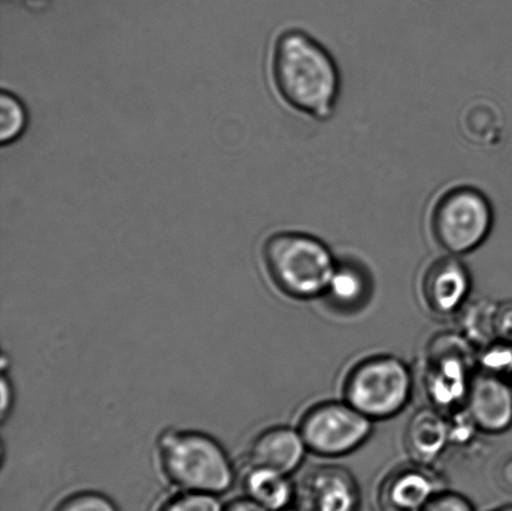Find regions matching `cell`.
I'll use <instances>...</instances> for the list:
<instances>
[{
	"label": "cell",
	"instance_id": "1",
	"mask_svg": "<svg viewBox=\"0 0 512 511\" xmlns=\"http://www.w3.org/2000/svg\"><path fill=\"white\" fill-rule=\"evenodd\" d=\"M271 83L281 103L316 123L338 112L343 77L338 60L325 44L303 28H286L274 39Z\"/></svg>",
	"mask_w": 512,
	"mask_h": 511
},
{
	"label": "cell",
	"instance_id": "2",
	"mask_svg": "<svg viewBox=\"0 0 512 511\" xmlns=\"http://www.w3.org/2000/svg\"><path fill=\"white\" fill-rule=\"evenodd\" d=\"M153 460L162 477L180 492L219 495L233 487L237 472L227 448L203 430L168 427L153 444Z\"/></svg>",
	"mask_w": 512,
	"mask_h": 511
},
{
	"label": "cell",
	"instance_id": "3",
	"mask_svg": "<svg viewBox=\"0 0 512 511\" xmlns=\"http://www.w3.org/2000/svg\"><path fill=\"white\" fill-rule=\"evenodd\" d=\"M260 258L270 283L295 300L324 297L338 263L323 239L300 230L270 234L261 244Z\"/></svg>",
	"mask_w": 512,
	"mask_h": 511
},
{
	"label": "cell",
	"instance_id": "4",
	"mask_svg": "<svg viewBox=\"0 0 512 511\" xmlns=\"http://www.w3.org/2000/svg\"><path fill=\"white\" fill-rule=\"evenodd\" d=\"M426 222L431 238L446 254L463 257L489 239L495 208L483 189L474 184H453L431 200Z\"/></svg>",
	"mask_w": 512,
	"mask_h": 511
},
{
	"label": "cell",
	"instance_id": "5",
	"mask_svg": "<svg viewBox=\"0 0 512 511\" xmlns=\"http://www.w3.org/2000/svg\"><path fill=\"white\" fill-rule=\"evenodd\" d=\"M414 390L413 373L403 359L379 354L360 360L346 374L343 397L373 422L403 412Z\"/></svg>",
	"mask_w": 512,
	"mask_h": 511
},
{
	"label": "cell",
	"instance_id": "6",
	"mask_svg": "<svg viewBox=\"0 0 512 511\" xmlns=\"http://www.w3.org/2000/svg\"><path fill=\"white\" fill-rule=\"evenodd\" d=\"M478 350L460 333L443 334L430 343L424 372L430 407L448 415L465 407Z\"/></svg>",
	"mask_w": 512,
	"mask_h": 511
},
{
	"label": "cell",
	"instance_id": "7",
	"mask_svg": "<svg viewBox=\"0 0 512 511\" xmlns=\"http://www.w3.org/2000/svg\"><path fill=\"white\" fill-rule=\"evenodd\" d=\"M374 423L344 399L329 400L306 410L298 429L310 453L323 458H341L368 442Z\"/></svg>",
	"mask_w": 512,
	"mask_h": 511
},
{
	"label": "cell",
	"instance_id": "8",
	"mask_svg": "<svg viewBox=\"0 0 512 511\" xmlns=\"http://www.w3.org/2000/svg\"><path fill=\"white\" fill-rule=\"evenodd\" d=\"M296 500L305 511H359L361 492L350 470L320 465L305 475Z\"/></svg>",
	"mask_w": 512,
	"mask_h": 511
},
{
	"label": "cell",
	"instance_id": "9",
	"mask_svg": "<svg viewBox=\"0 0 512 511\" xmlns=\"http://www.w3.org/2000/svg\"><path fill=\"white\" fill-rule=\"evenodd\" d=\"M445 489L433 467L411 462L391 470L381 480L378 504L381 511H424L431 499Z\"/></svg>",
	"mask_w": 512,
	"mask_h": 511
},
{
	"label": "cell",
	"instance_id": "10",
	"mask_svg": "<svg viewBox=\"0 0 512 511\" xmlns=\"http://www.w3.org/2000/svg\"><path fill=\"white\" fill-rule=\"evenodd\" d=\"M471 274L460 257L446 254L434 260L426 269L421 282V294L426 307L438 315L459 313L469 302Z\"/></svg>",
	"mask_w": 512,
	"mask_h": 511
},
{
	"label": "cell",
	"instance_id": "11",
	"mask_svg": "<svg viewBox=\"0 0 512 511\" xmlns=\"http://www.w3.org/2000/svg\"><path fill=\"white\" fill-rule=\"evenodd\" d=\"M308 453L298 428L273 425L260 430L250 440L245 458L247 467L266 468L291 475L301 468Z\"/></svg>",
	"mask_w": 512,
	"mask_h": 511
},
{
	"label": "cell",
	"instance_id": "12",
	"mask_svg": "<svg viewBox=\"0 0 512 511\" xmlns=\"http://www.w3.org/2000/svg\"><path fill=\"white\" fill-rule=\"evenodd\" d=\"M465 408L481 433L498 435L512 427V387L509 380L476 372Z\"/></svg>",
	"mask_w": 512,
	"mask_h": 511
},
{
	"label": "cell",
	"instance_id": "13",
	"mask_svg": "<svg viewBox=\"0 0 512 511\" xmlns=\"http://www.w3.org/2000/svg\"><path fill=\"white\" fill-rule=\"evenodd\" d=\"M404 447L411 462L433 467L451 447L448 417L433 407L419 409L406 425Z\"/></svg>",
	"mask_w": 512,
	"mask_h": 511
},
{
	"label": "cell",
	"instance_id": "14",
	"mask_svg": "<svg viewBox=\"0 0 512 511\" xmlns=\"http://www.w3.org/2000/svg\"><path fill=\"white\" fill-rule=\"evenodd\" d=\"M243 487L248 498L270 511L288 510L298 497L290 475L266 468L247 467Z\"/></svg>",
	"mask_w": 512,
	"mask_h": 511
},
{
	"label": "cell",
	"instance_id": "15",
	"mask_svg": "<svg viewBox=\"0 0 512 511\" xmlns=\"http://www.w3.org/2000/svg\"><path fill=\"white\" fill-rule=\"evenodd\" d=\"M369 275L358 263L343 260L336 263L323 298L341 310L360 308L370 293Z\"/></svg>",
	"mask_w": 512,
	"mask_h": 511
},
{
	"label": "cell",
	"instance_id": "16",
	"mask_svg": "<svg viewBox=\"0 0 512 511\" xmlns=\"http://www.w3.org/2000/svg\"><path fill=\"white\" fill-rule=\"evenodd\" d=\"M498 304L490 300H475L466 303L460 310L459 333L473 345L476 350L486 347L496 340L495 313Z\"/></svg>",
	"mask_w": 512,
	"mask_h": 511
},
{
	"label": "cell",
	"instance_id": "17",
	"mask_svg": "<svg viewBox=\"0 0 512 511\" xmlns=\"http://www.w3.org/2000/svg\"><path fill=\"white\" fill-rule=\"evenodd\" d=\"M466 138L478 144L498 142L501 133V119L498 109L484 102L469 105L461 120Z\"/></svg>",
	"mask_w": 512,
	"mask_h": 511
},
{
	"label": "cell",
	"instance_id": "18",
	"mask_svg": "<svg viewBox=\"0 0 512 511\" xmlns=\"http://www.w3.org/2000/svg\"><path fill=\"white\" fill-rule=\"evenodd\" d=\"M28 127V112L17 95L3 90L0 95V143L12 144L22 137Z\"/></svg>",
	"mask_w": 512,
	"mask_h": 511
},
{
	"label": "cell",
	"instance_id": "19",
	"mask_svg": "<svg viewBox=\"0 0 512 511\" xmlns=\"http://www.w3.org/2000/svg\"><path fill=\"white\" fill-rule=\"evenodd\" d=\"M479 372L510 380L512 377V345L494 340L478 350L476 357Z\"/></svg>",
	"mask_w": 512,
	"mask_h": 511
},
{
	"label": "cell",
	"instance_id": "20",
	"mask_svg": "<svg viewBox=\"0 0 512 511\" xmlns=\"http://www.w3.org/2000/svg\"><path fill=\"white\" fill-rule=\"evenodd\" d=\"M160 511H224L217 495L180 492L164 503Z\"/></svg>",
	"mask_w": 512,
	"mask_h": 511
},
{
	"label": "cell",
	"instance_id": "21",
	"mask_svg": "<svg viewBox=\"0 0 512 511\" xmlns=\"http://www.w3.org/2000/svg\"><path fill=\"white\" fill-rule=\"evenodd\" d=\"M54 511H119L107 495L98 492H78L62 500Z\"/></svg>",
	"mask_w": 512,
	"mask_h": 511
},
{
	"label": "cell",
	"instance_id": "22",
	"mask_svg": "<svg viewBox=\"0 0 512 511\" xmlns=\"http://www.w3.org/2000/svg\"><path fill=\"white\" fill-rule=\"evenodd\" d=\"M446 417H448L451 447L469 445L473 442L475 435L481 433L465 407L455 410Z\"/></svg>",
	"mask_w": 512,
	"mask_h": 511
},
{
	"label": "cell",
	"instance_id": "23",
	"mask_svg": "<svg viewBox=\"0 0 512 511\" xmlns=\"http://www.w3.org/2000/svg\"><path fill=\"white\" fill-rule=\"evenodd\" d=\"M424 511H476L474 504L465 495L441 490L431 502L426 505Z\"/></svg>",
	"mask_w": 512,
	"mask_h": 511
},
{
	"label": "cell",
	"instance_id": "24",
	"mask_svg": "<svg viewBox=\"0 0 512 511\" xmlns=\"http://www.w3.org/2000/svg\"><path fill=\"white\" fill-rule=\"evenodd\" d=\"M496 339L512 345V302L498 304L495 313Z\"/></svg>",
	"mask_w": 512,
	"mask_h": 511
},
{
	"label": "cell",
	"instance_id": "25",
	"mask_svg": "<svg viewBox=\"0 0 512 511\" xmlns=\"http://www.w3.org/2000/svg\"><path fill=\"white\" fill-rule=\"evenodd\" d=\"M2 377V420L4 422L7 419L10 412H12L13 403H14V389L12 379H10L9 375L5 372L7 370H3Z\"/></svg>",
	"mask_w": 512,
	"mask_h": 511
},
{
	"label": "cell",
	"instance_id": "26",
	"mask_svg": "<svg viewBox=\"0 0 512 511\" xmlns=\"http://www.w3.org/2000/svg\"><path fill=\"white\" fill-rule=\"evenodd\" d=\"M224 511H270L263 507L253 499H250L245 495L244 498H238L232 500L228 505H225Z\"/></svg>",
	"mask_w": 512,
	"mask_h": 511
},
{
	"label": "cell",
	"instance_id": "27",
	"mask_svg": "<svg viewBox=\"0 0 512 511\" xmlns=\"http://www.w3.org/2000/svg\"><path fill=\"white\" fill-rule=\"evenodd\" d=\"M500 483L512 493V458L506 460L500 468Z\"/></svg>",
	"mask_w": 512,
	"mask_h": 511
},
{
	"label": "cell",
	"instance_id": "28",
	"mask_svg": "<svg viewBox=\"0 0 512 511\" xmlns=\"http://www.w3.org/2000/svg\"><path fill=\"white\" fill-rule=\"evenodd\" d=\"M491 511H512V505H505V507H501Z\"/></svg>",
	"mask_w": 512,
	"mask_h": 511
},
{
	"label": "cell",
	"instance_id": "29",
	"mask_svg": "<svg viewBox=\"0 0 512 511\" xmlns=\"http://www.w3.org/2000/svg\"><path fill=\"white\" fill-rule=\"evenodd\" d=\"M285 511H305V510H303V509H301V508H299V507H298V508H295V509H291V508H290V509L285 510Z\"/></svg>",
	"mask_w": 512,
	"mask_h": 511
},
{
	"label": "cell",
	"instance_id": "30",
	"mask_svg": "<svg viewBox=\"0 0 512 511\" xmlns=\"http://www.w3.org/2000/svg\"><path fill=\"white\" fill-rule=\"evenodd\" d=\"M509 382H510V384H511V387H512V377L510 378Z\"/></svg>",
	"mask_w": 512,
	"mask_h": 511
}]
</instances>
